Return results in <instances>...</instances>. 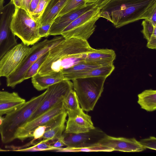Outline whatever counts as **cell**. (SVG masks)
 <instances>
[{"label": "cell", "mask_w": 156, "mask_h": 156, "mask_svg": "<svg viewBox=\"0 0 156 156\" xmlns=\"http://www.w3.org/2000/svg\"><path fill=\"white\" fill-rule=\"evenodd\" d=\"M48 2V0H40L35 10L30 15L35 20L38 22Z\"/></svg>", "instance_id": "f546056e"}, {"label": "cell", "mask_w": 156, "mask_h": 156, "mask_svg": "<svg viewBox=\"0 0 156 156\" xmlns=\"http://www.w3.org/2000/svg\"><path fill=\"white\" fill-rule=\"evenodd\" d=\"M69 0H50L38 23L39 26L53 23Z\"/></svg>", "instance_id": "ac0fdd59"}, {"label": "cell", "mask_w": 156, "mask_h": 156, "mask_svg": "<svg viewBox=\"0 0 156 156\" xmlns=\"http://www.w3.org/2000/svg\"><path fill=\"white\" fill-rule=\"evenodd\" d=\"M106 77H92L72 80L80 105L83 111L93 110L104 90Z\"/></svg>", "instance_id": "277c9868"}, {"label": "cell", "mask_w": 156, "mask_h": 156, "mask_svg": "<svg viewBox=\"0 0 156 156\" xmlns=\"http://www.w3.org/2000/svg\"><path fill=\"white\" fill-rule=\"evenodd\" d=\"M142 25L143 28L141 32L144 37L147 41L152 35L156 27L154 26L151 22L147 19H144L143 21Z\"/></svg>", "instance_id": "f1b7e54d"}, {"label": "cell", "mask_w": 156, "mask_h": 156, "mask_svg": "<svg viewBox=\"0 0 156 156\" xmlns=\"http://www.w3.org/2000/svg\"><path fill=\"white\" fill-rule=\"evenodd\" d=\"M140 144L145 148L156 150V138L153 136L141 140L139 141Z\"/></svg>", "instance_id": "4dcf8cb0"}, {"label": "cell", "mask_w": 156, "mask_h": 156, "mask_svg": "<svg viewBox=\"0 0 156 156\" xmlns=\"http://www.w3.org/2000/svg\"><path fill=\"white\" fill-rule=\"evenodd\" d=\"M147 41V47L150 49H155L156 48V36L152 35Z\"/></svg>", "instance_id": "836d02e7"}, {"label": "cell", "mask_w": 156, "mask_h": 156, "mask_svg": "<svg viewBox=\"0 0 156 156\" xmlns=\"http://www.w3.org/2000/svg\"><path fill=\"white\" fill-rule=\"evenodd\" d=\"M106 135L101 129L96 127L87 132L77 134L64 133L62 134L66 146L74 147H88L98 143Z\"/></svg>", "instance_id": "7c38bea8"}, {"label": "cell", "mask_w": 156, "mask_h": 156, "mask_svg": "<svg viewBox=\"0 0 156 156\" xmlns=\"http://www.w3.org/2000/svg\"><path fill=\"white\" fill-rule=\"evenodd\" d=\"M95 128L91 117L85 113L83 110L78 115L68 118L64 133L79 134L88 132Z\"/></svg>", "instance_id": "9a60e30c"}, {"label": "cell", "mask_w": 156, "mask_h": 156, "mask_svg": "<svg viewBox=\"0 0 156 156\" xmlns=\"http://www.w3.org/2000/svg\"><path fill=\"white\" fill-rule=\"evenodd\" d=\"M65 110L63 101L27 122L19 131L17 139L23 141L27 138L32 137V133L36 128L46 123Z\"/></svg>", "instance_id": "8fae6325"}, {"label": "cell", "mask_w": 156, "mask_h": 156, "mask_svg": "<svg viewBox=\"0 0 156 156\" xmlns=\"http://www.w3.org/2000/svg\"><path fill=\"white\" fill-rule=\"evenodd\" d=\"M65 122L53 127L46 130L39 142H48L55 141L61 138L65 129Z\"/></svg>", "instance_id": "cb8c5ba5"}, {"label": "cell", "mask_w": 156, "mask_h": 156, "mask_svg": "<svg viewBox=\"0 0 156 156\" xmlns=\"http://www.w3.org/2000/svg\"><path fill=\"white\" fill-rule=\"evenodd\" d=\"M26 101L17 92L0 90V117L19 107Z\"/></svg>", "instance_id": "2e32d148"}, {"label": "cell", "mask_w": 156, "mask_h": 156, "mask_svg": "<svg viewBox=\"0 0 156 156\" xmlns=\"http://www.w3.org/2000/svg\"><path fill=\"white\" fill-rule=\"evenodd\" d=\"M115 69V66L113 64L102 66L84 72L63 75L64 80H69L92 77H103L107 78L110 75Z\"/></svg>", "instance_id": "d6986e66"}, {"label": "cell", "mask_w": 156, "mask_h": 156, "mask_svg": "<svg viewBox=\"0 0 156 156\" xmlns=\"http://www.w3.org/2000/svg\"><path fill=\"white\" fill-rule=\"evenodd\" d=\"M45 94V91L39 96L32 98L5 115L0 127V134L3 143H9L17 139L19 131L39 107Z\"/></svg>", "instance_id": "3957f363"}, {"label": "cell", "mask_w": 156, "mask_h": 156, "mask_svg": "<svg viewBox=\"0 0 156 156\" xmlns=\"http://www.w3.org/2000/svg\"><path fill=\"white\" fill-rule=\"evenodd\" d=\"M113 150L110 148L103 146L98 143L90 146L81 147H67L65 148H60L57 151L62 152H112Z\"/></svg>", "instance_id": "603a6c76"}, {"label": "cell", "mask_w": 156, "mask_h": 156, "mask_svg": "<svg viewBox=\"0 0 156 156\" xmlns=\"http://www.w3.org/2000/svg\"><path fill=\"white\" fill-rule=\"evenodd\" d=\"M52 23H48L39 26V34L41 38L49 36V31Z\"/></svg>", "instance_id": "1f68e13d"}, {"label": "cell", "mask_w": 156, "mask_h": 156, "mask_svg": "<svg viewBox=\"0 0 156 156\" xmlns=\"http://www.w3.org/2000/svg\"><path fill=\"white\" fill-rule=\"evenodd\" d=\"M98 143L112 149L114 151L139 152L146 149L134 138L116 137L106 134Z\"/></svg>", "instance_id": "5bb4252c"}, {"label": "cell", "mask_w": 156, "mask_h": 156, "mask_svg": "<svg viewBox=\"0 0 156 156\" xmlns=\"http://www.w3.org/2000/svg\"><path fill=\"white\" fill-rule=\"evenodd\" d=\"M4 0H0V8L3 6Z\"/></svg>", "instance_id": "ab89813d"}, {"label": "cell", "mask_w": 156, "mask_h": 156, "mask_svg": "<svg viewBox=\"0 0 156 156\" xmlns=\"http://www.w3.org/2000/svg\"><path fill=\"white\" fill-rule=\"evenodd\" d=\"M115 57V53L113 50L95 49L87 54L85 62L98 65H107L113 64Z\"/></svg>", "instance_id": "e0dca14e"}, {"label": "cell", "mask_w": 156, "mask_h": 156, "mask_svg": "<svg viewBox=\"0 0 156 156\" xmlns=\"http://www.w3.org/2000/svg\"><path fill=\"white\" fill-rule=\"evenodd\" d=\"M39 24L24 10L16 8L10 24L12 33L25 44L29 46L41 38L38 32Z\"/></svg>", "instance_id": "8992f818"}, {"label": "cell", "mask_w": 156, "mask_h": 156, "mask_svg": "<svg viewBox=\"0 0 156 156\" xmlns=\"http://www.w3.org/2000/svg\"><path fill=\"white\" fill-rule=\"evenodd\" d=\"M137 102L141 108L147 112H153L156 109V91L146 90L138 95Z\"/></svg>", "instance_id": "7402d4cb"}, {"label": "cell", "mask_w": 156, "mask_h": 156, "mask_svg": "<svg viewBox=\"0 0 156 156\" xmlns=\"http://www.w3.org/2000/svg\"><path fill=\"white\" fill-rule=\"evenodd\" d=\"M73 88L72 82L67 80H63L49 86L45 90V95L41 103L28 122L63 101L65 96Z\"/></svg>", "instance_id": "9c48e42d"}, {"label": "cell", "mask_w": 156, "mask_h": 156, "mask_svg": "<svg viewBox=\"0 0 156 156\" xmlns=\"http://www.w3.org/2000/svg\"><path fill=\"white\" fill-rule=\"evenodd\" d=\"M101 66H102L84 62L78 63L63 70L61 73L62 74L81 73L88 71Z\"/></svg>", "instance_id": "d4e9b609"}, {"label": "cell", "mask_w": 156, "mask_h": 156, "mask_svg": "<svg viewBox=\"0 0 156 156\" xmlns=\"http://www.w3.org/2000/svg\"><path fill=\"white\" fill-rule=\"evenodd\" d=\"M50 0H48V2H49L50 1Z\"/></svg>", "instance_id": "b9f144b4"}, {"label": "cell", "mask_w": 156, "mask_h": 156, "mask_svg": "<svg viewBox=\"0 0 156 156\" xmlns=\"http://www.w3.org/2000/svg\"><path fill=\"white\" fill-rule=\"evenodd\" d=\"M10 151V150H4L0 148V151Z\"/></svg>", "instance_id": "60d3db41"}, {"label": "cell", "mask_w": 156, "mask_h": 156, "mask_svg": "<svg viewBox=\"0 0 156 156\" xmlns=\"http://www.w3.org/2000/svg\"><path fill=\"white\" fill-rule=\"evenodd\" d=\"M48 51L39 58L28 68L24 76V80L32 78L37 73L40 67L45 60Z\"/></svg>", "instance_id": "484cf974"}, {"label": "cell", "mask_w": 156, "mask_h": 156, "mask_svg": "<svg viewBox=\"0 0 156 156\" xmlns=\"http://www.w3.org/2000/svg\"><path fill=\"white\" fill-rule=\"evenodd\" d=\"M63 103L68 118L74 117L83 110L80 105L75 92L73 89L64 97Z\"/></svg>", "instance_id": "44dd1931"}, {"label": "cell", "mask_w": 156, "mask_h": 156, "mask_svg": "<svg viewBox=\"0 0 156 156\" xmlns=\"http://www.w3.org/2000/svg\"><path fill=\"white\" fill-rule=\"evenodd\" d=\"M0 85H1V83H0Z\"/></svg>", "instance_id": "7bdbcfd3"}, {"label": "cell", "mask_w": 156, "mask_h": 156, "mask_svg": "<svg viewBox=\"0 0 156 156\" xmlns=\"http://www.w3.org/2000/svg\"><path fill=\"white\" fill-rule=\"evenodd\" d=\"M40 0H32L29 6V14L30 15L36 8Z\"/></svg>", "instance_id": "e575fe53"}, {"label": "cell", "mask_w": 156, "mask_h": 156, "mask_svg": "<svg viewBox=\"0 0 156 156\" xmlns=\"http://www.w3.org/2000/svg\"><path fill=\"white\" fill-rule=\"evenodd\" d=\"M101 9L97 6L84 13L66 27L61 35L65 39L74 38L87 41L95 30L96 23L100 18Z\"/></svg>", "instance_id": "52a82bcc"}, {"label": "cell", "mask_w": 156, "mask_h": 156, "mask_svg": "<svg viewBox=\"0 0 156 156\" xmlns=\"http://www.w3.org/2000/svg\"><path fill=\"white\" fill-rule=\"evenodd\" d=\"M156 0H111L100 9V17L119 28L141 19H148Z\"/></svg>", "instance_id": "7a4b0ae2"}, {"label": "cell", "mask_w": 156, "mask_h": 156, "mask_svg": "<svg viewBox=\"0 0 156 156\" xmlns=\"http://www.w3.org/2000/svg\"><path fill=\"white\" fill-rule=\"evenodd\" d=\"M31 78L33 86L38 91L47 89L49 86L64 80L63 75L61 73L43 75L37 73Z\"/></svg>", "instance_id": "ffe728a7"}, {"label": "cell", "mask_w": 156, "mask_h": 156, "mask_svg": "<svg viewBox=\"0 0 156 156\" xmlns=\"http://www.w3.org/2000/svg\"><path fill=\"white\" fill-rule=\"evenodd\" d=\"M58 149L53 147L49 142H39L33 146L18 151H37L52 150L57 151Z\"/></svg>", "instance_id": "4316f807"}, {"label": "cell", "mask_w": 156, "mask_h": 156, "mask_svg": "<svg viewBox=\"0 0 156 156\" xmlns=\"http://www.w3.org/2000/svg\"><path fill=\"white\" fill-rule=\"evenodd\" d=\"M64 39L62 36H56L51 39H45L33 45L17 69L6 78L7 86L14 87L24 80L25 74L31 65L39 58Z\"/></svg>", "instance_id": "5b68a950"}, {"label": "cell", "mask_w": 156, "mask_h": 156, "mask_svg": "<svg viewBox=\"0 0 156 156\" xmlns=\"http://www.w3.org/2000/svg\"><path fill=\"white\" fill-rule=\"evenodd\" d=\"M97 6L95 2L87 3L57 17L50 27L49 36L61 35L63 30L72 22L84 13Z\"/></svg>", "instance_id": "4fadbf2b"}, {"label": "cell", "mask_w": 156, "mask_h": 156, "mask_svg": "<svg viewBox=\"0 0 156 156\" xmlns=\"http://www.w3.org/2000/svg\"><path fill=\"white\" fill-rule=\"evenodd\" d=\"M16 8H20L22 0H11Z\"/></svg>", "instance_id": "74e56055"}, {"label": "cell", "mask_w": 156, "mask_h": 156, "mask_svg": "<svg viewBox=\"0 0 156 156\" xmlns=\"http://www.w3.org/2000/svg\"><path fill=\"white\" fill-rule=\"evenodd\" d=\"M94 50L87 41L65 39L49 50L37 73L43 75L62 73L63 70L85 62L87 54Z\"/></svg>", "instance_id": "6da1fadb"}, {"label": "cell", "mask_w": 156, "mask_h": 156, "mask_svg": "<svg viewBox=\"0 0 156 156\" xmlns=\"http://www.w3.org/2000/svg\"><path fill=\"white\" fill-rule=\"evenodd\" d=\"M98 0H86V1L87 3H92L95 2Z\"/></svg>", "instance_id": "f35d334b"}, {"label": "cell", "mask_w": 156, "mask_h": 156, "mask_svg": "<svg viewBox=\"0 0 156 156\" xmlns=\"http://www.w3.org/2000/svg\"><path fill=\"white\" fill-rule=\"evenodd\" d=\"M87 3L86 0H69L60 12L58 17L62 15Z\"/></svg>", "instance_id": "83f0119b"}, {"label": "cell", "mask_w": 156, "mask_h": 156, "mask_svg": "<svg viewBox=\"0 0 156 156\" xmlns=\"http://www.w3.org/2000/svg\"><path fill=\"white\" fill-rule=\"evenodd\" d=\"M31 0H22L21 1L20 8L24 10L28 13L29 14V6Z\"/></svg>", "instance_id": "d590c367"}, {"label": "cell", "mask_w": 156, "mask_h": 156, "mask_svg": "<svg viewBox=\"0 0 156 156\" xmlns=\"http://www.w3.org/2000/svg\"><path fill=\"white\" fill-rule=\"evenodd\" d=\"M16 7L10 1L0 8V59L9 50L18 44L10 28Z\"/></svg>", "instance_id": "ba28073f"}, {"label": "cell", "mask_w": 156, "mask_h": 156, "mask_svg": "<svg viewBox=\"0 0 156 156\" xmlns=\"http://www.w3.org/2000/svg\"><path fill=\"white\" fill-rule=\"evenodd\" d=\"M50 144L55 148L59 149L63 146H66L63 135L60 138L54 141Z\"/></svg>", "instance_id": "d6a6232c"}, {"label": "cell", "mask_w": 156, "mask_h": 156, "mask_svg": "<svg viewBox=\"0 0 156 156\" xmlns=\"http://www.w3.org/2000/svg\"><path fill=\"white\" fill-rule=\"evenodd\" d=\"M147 20L150 21L154 26L156 27V7L151 12Z\"/></svg>", "instance_id": "8d00e7d4"}, {"label": "cell", "mask_w": 156, "mask_h": 156, "mask_svg": "<svg viewBox=\"0 0 156 156\" xmlns=\"http://www.w3.org/2000/svg\"><path fill=\"white\" fill-rule=\"evenodd\" d=\"M30 48L22 42L8 51L0 59V76L6 78L13 73L28 54Z\"/></svg>", "instance_id": "30bf717a"}]
</instances>
